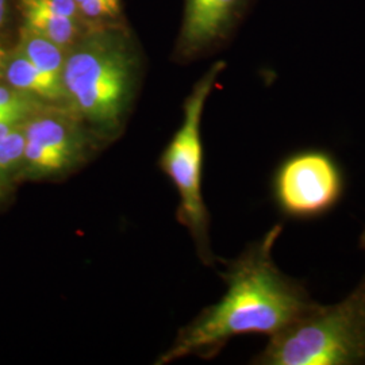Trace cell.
Returning a JSON list of instances; mask_svg holds the SVG:
<instances>
[{
    "instance_id": "1",
    "label": "cell",
    "mask_w": 365,
    "mask_h": 365,
    "mask_svg": "<svg viewBox=\"0 0 365 365\" xmlns=\"http://www.w3.org/2000/svg\"><path fill=\"white\" fill-rule=\"evenodd\" d=\"M283 232L274 225L222 274L227 291L182 327L158 364L195 354L211 359L235 336L260 333L272 337L297 322L317 304L306 287L274 264L272 250Z\"/></svg>"
},
{
    "instance_id": "2",
    "label": "cell",
    "mask_w": 365,
    "mask_h": 365,
    "mask_svg": "<svg viewBox=\"0 0 365 365\" xmlns=\"http://www.w3.org/2000/svg\"><path fill=\"white\" fill-rule=\"evenodd\" d=\"M261 365L365 364V276L336 304H315L304 317L269 337L253 359Z\"/></svg>"
},
{
    "instance_id": "3",
    "label": "cell",
    "mask_w": 365,
    "mask_h": 365,
    "mask_svg": "<svg viewBox=\"0 0 365 365\" xmlns=\"http://www.w3.org/2000/svg\"><path fill=\"white\" fill-rule=\"evenodd\" d=\"M134 64L123 45L95 36L72 45L63 69L66 110L98 133L113 134L130 101Z\"/></svg>"
},
{
    "instance_id": "4",
    "label": "cell",
    "mask_w": 365,
    "mask_h": 365,
    "mask_svg": "<svg viewBox=\"0 0 365 365\" xmlns=\"http://www.w3.org/2000/svg\"><path fill=\"white\" fill-rule=\"evenodd\" d=\"M223 68V63H217L197 81L185 101L182 126L161 157V168L168 175L180 196L179 222L192 235L199 257L207 265H212L215 257L210 248L209 212L202 192L205 155L200 122L206 101Z\"/></svg>"
},
{
    "instance_id": "5",
    "label": "cell",
    "mask_w": 365,
    "mask_h": 365,
    "mask_svg": "<svg viewBox=\"0 0 365 365\" xmlns=\"http://www.w3.org/2000/svg\"><path fill=\"white\" fill-rule=\"evenodd\" d=\"M346 188L339 160L325 149H302L284 157L272 178L277 210L292 221H314L339 206Z\"/></svg>"
},
{
    "instance_id": "6",
    "label": "cell",
    "mask_w": 365,
    "mask_h": 365,
    "mask_svg": "<svg viewBox=\"0 0 365 365\" xmlns=\"http://www.w3.org/2000/svg\"><path fill=\"white\" fill-rule=\"evenodd\" d=\"M26 137L21 175L60 176L78 167L90 153V141L80 120L68 110L43 108L24 123Z\"/></svg>"
},
{
    "instance_id": "7",
    "label": "cell",
    "mask_w": 365,
    "mask_h": 365,
    "mask_svg": "<svg viewBox=\"0 0 365 365\" xmlns=\"http://www.w3.org/2000/svg\"><path fill=\"white\" fill-rule=\"evenodd\" d=\"M241 0H187L182 25V48L194 53L221 37Z\"/></svg>"
},
{
    "instance_id": "8",
    "label": "cell",
    "mask_w": 365,
    "mask_h": 365,
    "mask_svg": "<svg viewBox=\"0 0 365 365\" xmlns=\"http://www.w3.org/2000/svg\"><path fill=\"white\" fill-rule=\"evenodd\" d=\"M4 76L9 84L21 91L29 92L43 102H63V81L41 72L18 48L4 61Z\"/></svg>"
},
{
    "instance_id": "9",
    "label": "cell",
    "mask_w": 365,
    "mask_h": 365,
    "mask_svg": "<svg viewBox=\"0 0 365 365\" xmlns=\"http://www.w3.org/2000/svg\"><path fill=\"white\" fill-rule=\"evenodd\" d=\"M18 49L45 75L61 80L66 64V49L51 39L25 26L21 30Z\"/></svg>"
},
{
    "instance_id": "10",
    "label": "cell",
    "mask_w": 365,
    "mask_h": 365,
    "mask_svg": "<svg viewBox=\"0 0 365 365\" xmlns=\"http://www.w3.org/2000/svg\"><path fill=\"white\" fill-rule=\"evenodd\" d=\"M22 13L25 16V26L51 39L64 49L75 45L78 36L76 18L46 13L31 6H22Z\"/></svg>"
},
{
    "instance_id": "11",
    "label": "cell",
    "mask_w": 365,
    "mask_h": 365,
    "mask_svg": "<svg viewBox=\"0 0 365 365\" xmlns=\"http://www.w3.org/2000/svg\"><path fill=\"white\" fill-rule=\"evenodd\" d=\"M24 123L0 140V182L22 170L26 144Z\"/></svg>"
},
{
    "instance_id": "12",
    "label": "cell",
    "mask_w": 365,
    "mask_h": 365,
    "mask_svg": "<svg viewBox=\"0 0 365 365\" xmlns=\"http://www.w3.org/2000/svg\"><path fill=\"white\" fill-rule=\"evenodd\" d=\"M0 108L11 110L22 117L29 118L36 115L46 106L43 101H41L37 96L29 93V92L21 91L14 87H3L0 86Z\"/></svg>"
},
{
    "instance_id": "13",
    "label": "cell",
    "mask_w": 365,
    "mask_h": 365,
    "mask_svg": "<svg viewBox=\"0 0 365 365\" xmlns=\"http://www.w3.org/2000/svg\"><path fill=\"white\" fill-rule=\"evenodd\" d=\"M21 6H31L46 13L76 18L78 3L75 0H21Z\"/></svg>"
},
{
    "instance_id": "14",
    "label": "cell",
    "mask_w": 365,
    "mask_h": 365,
    "mask_svg": "<svg viewBox=\"0 0 365 365\" xmlns=\"http://www.w3.org/2000/svg\"><path fill=\"white\" fill-rule=\"evenodd\" d=\"M78 7V11L88 18L114 16L119 11V0H84Z\"/></svg>"
},
{
    "instance_id": "15",
    "label": "cell",
    "mask_w": 365,
    "mask_h": 365,
    "mask_svg": "<svg viewBox=\"0 0 365 365\" xmlns=\"http://www.w3.org/2000/svg\"><path fill=\"white\" fill-rule=\"evenodd\" d=\"M26 120V118L22 117L15 111L0 108V123H22Z\"/></svg>"
},
{
    "instance_id": "16",
    "label": "cell",
    "mask_w": 365,
    "mask_h": 365,
    "mask_svg": "<svg viewBox=\"0 0 365 365\" xmlns=\"http://www.w3.org/2000/svg\"><path fill=\"white\" fill-rule=\"evenodd\" d=\"M24 123V122H22ZM21 123H0V140L4 138L10 131L15 129Z\"/></svg>"
},
{
    "instance_id": "17",
    "label": "cell",
    "mask_w": 365,
    "mask_h": 365,
    "mask_svg": "<svg viewBox=\"0 0 365 365\" xmlns=\"http://www.w3.org/2000/svg\"><path fill=\"white\" fill-rule=\"evenodd\" d=\"M6 11H7V0H0V26L4 22Z\"/></svg>"
},
{
    "instance_id": "18",
    "label": "cell",
    "mask_w": 365,
    "mask_h": 365,
    "mask_svg": "<svg viewBox=\"0 0 365 365\" xmlns=\"http://www.w3.org/2000/svg\"><path fill=\"white\" fill-rule=\"evenodd\" d=\"M4 61H6V52L3 51V48L0 46V75L3 73V68H4Z\"/></svg>"
},
{
    "instance_id": "19",
    "label": "cell",
    "mask_w": 365,
    "mask_h": 365,
    "mask_svg": "<svg viewBox=\"0 0 365 365\" xmlns=\"http://www.w3.org/2000/svg\"><path fill=\"white\" fill-rule=\"evenodd\" d=\"M360 247H361L363 250H365V229L364 232H363V235L360 237Z\"/></svg>"
},
{
    "instance_id": "20",
    "label": "cell",
    "mask_w": 365,
    "mask_h": 365,
    "mask_svg": "<svg viewBox=\"0 0 365 365\" xmlns=\"http://www.w3.org/2000/svg\"><path fill=\"white\" fill-rule=\"evenodd\" d=\"M75 1H76L78 4H80V3H81V1H84V0H75Z\"/></svg>"
}]
</instances>
